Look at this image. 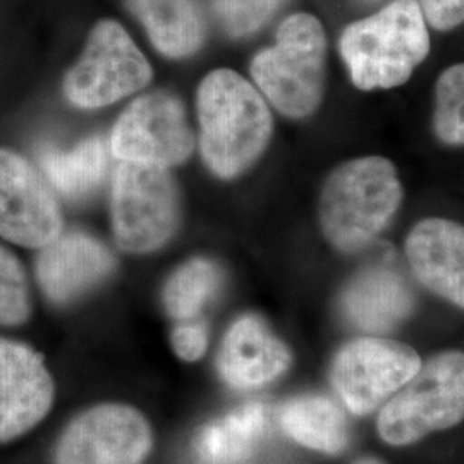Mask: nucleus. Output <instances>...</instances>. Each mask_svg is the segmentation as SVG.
Masks as SVG:
<instances>
[{"mask_svg": "<svg viewBox=\"0 0 464 464\" xmlns=\"http://www.w3.org/2000/svg\"><path fill=\"white\" fill-rule=\"evenodd\" d=\"M201 153L217 176L245 172L266 150L272 116L266 100L229 69L210 72L198 90Z\"/></svg>", "mask_w": 464, "mask_h": 464, "instance_id": "obj_1", "label": "nucleus"}, {"mask_svg": "<svg viewBox=\"0 0 464 464\" xmlns=\"http://www.w3.org/2000/svg\"><path fill=\"white\" fill-rule=\"evenodd\" d=\"M402 189L394 166L382 157H365L337 167L320 198V222L332 245L360 251L396 216Z\"/></svg>", "mask_w": 464, "mask_h": 464, "instance_id": "obj_2", "label": "nucleus"}, {"mask_svg": "<svg viewBox=\"0 0 464 464\" xmlns=\"http://www.w3.org/2000/svg\"><path fill=\"white\" fill-rule=\"evenodd\" d=\"M430 40L416 0H394L375 16L349 24L341 52L362 90L402 84L429 53Z\"/></svg>", "mask_w": 464, "mask_h": 464, "instance_id": "obj_3", "label": "nucleus"}, {"mask_svg": "<svg viewBox=\"0 0 464 464\" xmlns=\"http://www.w3.org/2000/svg\"><path fill=\"white\" fill-rule=\"evenodd\" d=\"M327 40L320 21L310 14L287 17L274 47L251 63V76L282 114L310 116L322 99Z\"/></svg>", "mask_w": 464, "mask_h": 464, "instance_id": "obj_4", "label": "nucleus"}, {"mask_svg": "<svg viewBox=\"0 0 464 464\" xmlns=\"http://www.w3.org/2000/svg\"><path fill=\"white\" fill-rule=\"evenodd\" d=\"M179 226V195L164 167L124 162L112 181L117 245L131 253L160 248Z\"/></svg>", "mask_w": 464, "mask_h": 464, "instance_id": "obj_5", "label": "nucleus"}, {"mask_svg": "<svg viewBox=\"0 0 464 464\" xmlns=\"http://www.w3.org/2000/svg\"><path fill=\"white\" fill-rule=\"evenodd\" d=\"M463 410V354L446 353L420 368L408 387L382 410L379 431L391 444H410L456 425Z\"/></svg>", "mask_w": 464, "mask_h": 464, "instance_id": "obj_6", "label": "nucleus"}, {"mask_svg": "<svg viewBox=\"0 0 464 464\" xmlns=\"http://www.w3.org/2000/svg\"><path fill=\"white\" fill-rule=\"evenodd\" d=\"M151 67L131 36L116 21H102L88 38L83 57L66 76L67 99L97 109L147 86Z\"/></svg>", "mask_w": 464, "mask_h": 464, "instance_id": "obj_7", "label": "nucleus"}, {"mask_svg": "<svg viewBox=\"0 0 464 464\" xmlns=\"http://www.w3.org/2000/svg\"><path fill=\"white\" fill-rule=\"evenodd\" d=\"M195 147L181 102L155 92L122 112L111 136V150L119 160L145 166H178Z\"/></svg>", "mask_w": 464, "mask_h": 464, "instance_id": "obj_8", "label": "nucleus"}, {"mask_svg": "<svg viewBox=\"0 0 464 464\" xmlns=\"http://www.w3.org/2000/svg\"><path fill=\"white\" fill-rule=\"evenodd\" d=\"M420 358L404 344L358 339L343 349L332 366V383L354 415H366L415 377Z\"/></svg>", "mask_w": 464, "mask_h": 464, "instance_id": "obj_9", "label": "nucleus"}, {"mask_svg": "<svg viewBox=\"0 0 464 464\" xmlns=\"http://www.w3.org/2000/svg\"><path fill=\"white\" fill-rule=\"evenodd\" d=\"M151 448V431L133 408L103 404L84 411L67 427L55 464H140Z\"/></svg>", "mask_w": 464, "mask_h": 464, "instance_id": "obj_10", "label": "nucleus"}, {"mask_svg": "<svg viewBox=\"0 0 464 464\" xmlns=\"http://www.w3.org/2000/svg\"><path fill=\"white\" fill-rule=\"evenodd\" d=\"M63 218L32 167L0 150V236L28 248H44L61 236Z\"/></svg>", "mask_w": 464, "mask_h": 464, "instance_id": "obj_11", "label": "nucleus"}, {"mask_svg": "<svg viewBox=\"0 0 464 464\" xmlns=\"http://www.w3.org/2000/svg\"><path fill=\"white\" fill-rule=\"evenodd\" d=\"M53 402V381L34 349L0 339V444L34 429Z\"/></svg>", "mask_w": 464, "mask_h": 464, "instance_id": "obj_12", "label": "nucleus"}, {"mask_svg": "<svg viewBox=\"0 0 464 464\" xmlns=\"http://www.w3.org/2000/svg\"><path fill=\"white\" fill-rule=\"evenodd\" d=\"M114 266L111 251L97 239L71 232L55 237L36 262V277L53 303H69L105 279Z\"/></svg>", "mask_w": 464, "mask_h": 464, "instance_id": "obj_13", "label": "nucleus"}, {"mask_svg": "<svg viewBox=\"0 0 464 464\" xmlns=\"http://www.w3.org/2000/svg\"><path fill=\"white\" fill-rule=\"evenodd\" d=\"M406 253L416 277L437 295L464 304V232L459 224L427 218L410 234Z\"/></svg>", "mask_w": 464, "mask_h": 464, "instance_id": "obj_14", "label": "nucleus"}, {"mask_svg": "<svg viewBox=\"0 0 464 464\" xmlns=\"http://www.w3.org/2000/svg\"><path fill=\"white\" fill-rule=\"evenodd\" d=\"M291 354L256 316H243L232 325L218 356L222 379L234 389H255L287 370Z\"/></svg>", "mask_w": 464, "mask_h": 464, "instance_id": "obj_15", "label": "nucleus"}, {"mask_svg": "<svg viewBox=\"0 0 464 464\" xmlns=\"http://www.w3.org/2000/svg\"><path fill=\"white\" fill-rule=\"evenodd\" d=\"M349 322L366 332L392 329L413 310L406 281L391 268H370L349 284L343 296Z\"/></svg>", "mask_w": 464, "mask_h": 464, "instance_id": "obj_16", "label": "nucleus"}, {"mask_svg": "<svg viewBox=\"0 0 464 464\" xmlns=\"http://www.w3.org/2000/svg\"><path fill=\"white\" fill-rule=\"evenodd\" d=\"M270 431V413L262 402H251L207 425L195 440L198 464H248Z\"/></svg>", "mask_w": 464, "mask_h": 464, "instance_id": "obj_17", "label": "nucleus"}, {"mask_svg": "<svg viewBox=\"0 0 464 464\" xmlns=\"http://www.w3.org/2000/svg\"><path fill=\"white\" fill-rule=\"evenodd\" d=\"M128 7L167 57L179 59L199 49L205 24L193 0H128Z\"/></svg>", "mask_w": 464, "mask_h": 464, "instance_id": "obj_18", "label": "nucleus"}, {"mask_svg": "<svg viewBox=\"0 0 464 464\" xmlns=\"http://www.w3.org/2000/svg\"><path fill=\"white\" fill-rule=\"evenodd\" d=\"M281 427L296 442L327 454L348 444V421L341 408L325 396H303L281 410Z\"/></svg>", "mask_w": 464, "mask_h": 464, "instance_id": "obj_19", "label": "nucleus"}, {"mask_svg": "<svg viewBox=\"0 0 464 464\" xmlns=\"http://www.w3.org/2000/svg\"><path fill=\"white\" fill-rule=\"evenodd\" d=\"M40 166L63 195L80 198L102 183L109 166L107 145L102 138L93 136L71 151L44 150Z\"/></svg>", "mask_w": 464, "mask_h": 464, "instance_id": "obj_20", "label": "nucleus"}, {"mask_svg": "<svg viewBox=\"0 0 464 464\" xmlns=\"http://www.w3.org/2000/svg\"><path fill=\"white\" fill-rule=\"evenodd\" d=\"M220 272L212 262L195 258L181 266L167 282L164 291L169 315L189 320L198 315L207 301L216 295Z\"/></svg>", "mask_w": 464, "mask_h": 464, "instance_id": "obj_21", "label": "nucleus"}, {"mask_svg": "<svg viewBox=\"0 0 464 464\" xmlns=\"http://www.w3.org/2000/svg\"><path fill=\"white\" fill-rule=\"evenodd\" d=\"M435 130L442 141L461 145L464 140V67L448 69L437 84Z\"/></svg>", "mask_w": 464, "mask_h": 464, "instance_id": "obj_22", "label": "nucleus"}, {"mask_svg": "<svg viewBox=\"0 0 464 464\" xmlns=\"http://www.w3.org/2000/svg\"><path fill=\"white\" fill-rule=\"evenodd\" d=\"M28 316L30 293L23 266L0 246V325H19Z\"/></svg>", "mask_w": 464, "mask_h": 464, "instance_id": "obj_23", "label": "nucleus"}, {"mask_svg": "<svg viewBox=\"0 0 464 464\" xmlns=\"http://www.w3.org/2000/svg\"><path fill=\"white\" fill-rule=\"evenodd\" d=\"M282 0H214L217 17L232 36L256 32L279 9Z\"/></svg>", "mask_w": 464, "mask_h": 464, "instance_id": "obj_24", "label": "nucleus"}, {"mask_svg": "<svg viewBox=\"0 0 464 464\" xmlns=\"http://www.w3.org/2000/svg\"><path fill=\"white\" fill-rule=\"evenodd\" d=\"M172 346L186 362L198 360L207 349V327L203 324L178 327L172 332Z\"/></svg>", "mask_w": 464, "mask_h": 464, "instance_id": "obj_25", "label": "nucleus"}, {"mask_svg": "<svg viewBox=\"0 0 464 464\" xmlns=\"http://www.w3.org/2000/svg\"><path fill=\"white\" fill-rule=\"evenodd\" d=\"M421 13L433 28L450 30L463 21L464 0H421Z\"/></svg>", "mask_w": 464, "mask_h": 464, "instance_id": "obj_26", "label": "nucleus"}, {"mask_svg": "<svg viewBox=\"0 0 464 464\" xmlns=\"http://www.w3.org/2000/svg\"><path fill=\"white\" fill-rule=\"evenodd\" d=\"M354 464H382L381 461H377V459H362V461H358V463Z\"/></svg>", "mask_w": 464, "mask_h": 464, "instance_id": "obj_27", "label": "nucleus"}]
</instances>
